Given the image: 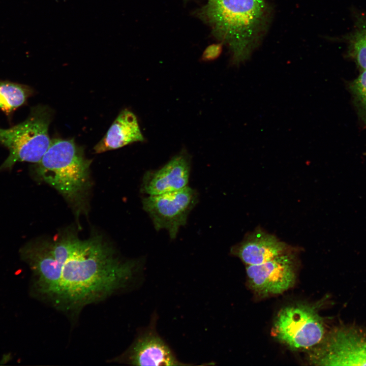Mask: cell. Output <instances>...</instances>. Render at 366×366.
Wrapping results in <instances>:
<instances>
[{
    "label": "cell",
    "mask_w": 366,
    "mask_h": 366,
    "mask_svg": "<svg viewBox=\"0 0 366 366\" xmlns=\"http://www.w3.org/2000/svg\"><path fill=\"white\" fill-rule=\"evenodd\" d=\"M137 265L134 261L119 260L98 236L78 239L62 266L57 298L73 307L98 300L124 287Z\"/></svg>",
    "instance_id": "1"
},
{
    "label": "cell",
    "mask_w": 366,
    "mask_h": 366,
    "mask_svg": "<svg viewBox=\"0 0 366 366\" xmlns=\"http://www.w3.org/2000/svg\"><path fill=\"white\" fill-rule=\"evenodd\" d=\"M267 13L264 0H208L197 14L215 37L228 46L232 63L238 65L256 47Z\"/></svg>",
    "instance_id": "2"
},
{
    "label": "cell",
    "mask_w": 366,
    "mask_h": 366,
    "mask_svg": "<svg viewBox=\"0 0 366 366\" xmlns=\"http://www.w3.org/2000/svg\"><path fill=\"white\" fill-rule=\"evenodd\" d=\"M91 161L73 139H51L37 164L38 175L71 202L77 201L85 191Z\"/></svg>",
    "instance_id": "3"
},
{
    "label": "cell",
    "mask_w": 366,
    "mask_h": 366,
    "mask_svg": "<svg viewBox=\"0 0 366 366\" xmlns=\"http://www.w3.org/2000/svg\"><path fill=\"white\" fill-rule=\"evenodd\" d=\"M51 115L48 107L39 105L32 108L23 121L0 128V144L9 151L1 169L10 168L18 162H40L50 144L48 128Z\"/></svg>",
    "instance_id": "4"
},
{
    "label": "cell",
    "mask_w": 366,
    "mask_h": 366,
    "mask_svg": "<svg viewBox=\"0 0 366 366\" xmlns=\"http://www.w3.org/2000/svg\"><path fill=\"white\" fill-rule=\"evenodd\" d=\"M322 318L313 306L294 304L282 308L273 322L272 334L292 350H304L317 345L324 337Z\"/></svg>",
    "instance_id": "5"
},
{
    "label": "cell",
    "mask_w": 366,
    "mask_h": 366,
    "mask_svg": "<svg viewBox=\"0 0 366 366\" xmlns=\"http://www.w3.org/2000/svg\"><path fill=\"white\" fill-rule=\"evenodd\" d=\"M313 353L315 364L366 365V328L341 324L325 335Z\"/></svg>",
    "instance_id": "6"
},
{
    "label": "cell",
    "mask_w": 366,
    "mask_h": 366,
    "mask_svg": "<svg viewBox=\"0 0 366 366\" xmlns=\"http://www.w3.org/2000/svg\"><path fill=\"white\" fill-rule=\"evenodd\" d=\"M198 201L196 191L188 187L156 195L142 200L143 209L150 216L157 230L166 229L171 238L176 237L180 227Z\"/></svg>",
    "instance_id": "7"
},
{
    "label": "cell",
    "mask_w": 366,
    "mask_h": 366,
    "mask_svg": "<svg viewBox=\"0 0 366 366\" xmlns=\"http://www.w3.org/2000/svg\"><path fill=\"white\" fill-rule=\"evenodd\" d=\"M296 262L291 251L265 263L248 265L246 273L249 286L263 296L284 292L295 283Z\"/></svg>",
    "instance_id": "8"
},
{
    "label": "cell",
    "mask_w": 366,
    "mask_h": 366,
    "mask_svg": "<svg viewBox=\"0 0 366 366\" xmlns=\"http://www.w3.org/2000/svg\"><path fill=\"white\" fill-rule=\"evenodd\" d=\"M25 260L35 276L37 287L45 295L56 297L59 288L62 266L55 258L52 242L44 241L27 248Z\"/></svg>",
    "instance_id": "9"
},
{
    "label": "cell",
    "mask_w": 366,
    "mask_h": 366,
    "mask_svg": "<svg viewBox=\"0 0 366 366\" xmlns=\"http://www.w3.org/2000/svg\"><path fill=\"white\" fill-rule=\"evenodd\" d=\"M190 172L187 155H177L160 169L146 172L142 190L148 195H156L182 189L187 187Z\"/></svg>",
    "instance_id": "10"
},
{
    "label": "cell",
    "mask_w": 366,
    "mask_h": 366,
    "mask_svg": "<svg viewBox=\"0 0 366 366\" xmlns=\"http://www.w3.org/2000/svg\"><path fill=\"white\" fill-rule=\"evenodd\" d=\"M292 250L276 236L257 228L233 246L231 253L247 265H253L265 263Z\"/></svg>",
    "instance_id": "11"
},
{
    "label": "cell",
    "mask_w": 366,
    "mask_h": 366,
    "mask_svg": "<svg viewBox=\"0 0 366 366\" xmlns=\"http://www.w3.org/2000/svg\"><path fill=\"white\" fill-rule=\"evenodd\" d=\"M127 359L129 363L136 365H182L151 327L136 339L127 353Z\"/></svg>",
    "instance_id": "12"
},
{
    "label": "cell",
    "mask_w": 366,
    "mask_h": 366,
    "mask_svg": "<svg viewBox=\"0 0 366 366\" xmlns=\"http://www.w3.org/2000/svg\"><path fill=\"white\" fill-rule=\"evenodd\" d=\"M143 140L136 116L132 111L124 109L94 149L96 153L99 154Z\"/></svg>",
    "instance_id": "13"
},
{
    "label": "cell",
    "mask_w": 366,
    "mask_h": 366,
    "mask_svg": "<svg viewBox=\"0 0 366 366\" xmlns=\"http://www.w3.org/2000/svg\"><path fill=\"white\" fill-rule=\"evenodd\" d=\"M352 29L340 41L345 44L346 55L353 61L360 72L366 70V11H356L353 15Z\"/></svg>",
    "instance_id": "14"
},
{
    "label": "cell",
    "mask_w": 366,
    "mask_h": 366,
    "mask_svg": "<svg viewBox=\"0 0 366 366\" xmlns=\"http://www.w3.org/2000/svg\"><path fill=\"white\" fill-rule=\"evenodd\" d=\"M28 86L8 81H0V109L6 114L23 105L32 94Z\"/></svg>",
    "instance_id": "15"
},
{
    "label": "cell",
    "mask_w": 366,
    "mask_h": 366,
    "mask_svg": "<svg viewBox=\"0 0 366 366\" xmlns=\"http://www.w3.org/2000/svg\"><path fill=\"white\" fill-rule=\"evenodd\" d=\"M348 86L358 116L366 126V70L360 72Z\"/></svg>",
    "instance_id": "16"
},
{
    "label": "cell",
    "mask_w": 366,
    "mask_h": 366,
    "mask_svg": "<svg viewBox=\"0 0 366 366\" xmlns=\"http://www.w3.org/2000/svg\"><path fill=\"white\" fill-rule=\"evenodd\" d=\"M221 48L219 45L210 46L206 49L203 54L205 60H211L216 58L220 55Z\"/></svg>",
    "instance_id": "17"
}]
</instances>
